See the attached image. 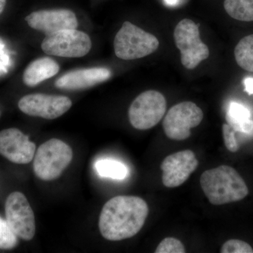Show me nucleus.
I'll return each instance as SVG.
<instances>
[{
  "mask_svg": "<svg viewBox=\"0 0 253 253\" xmlns=\"http://www.w3.org/2000/svg\"><path fill=\"white\" fill-rule=\"evenodd\" d=\"M149 214L146 201L137 196H118L110 199L101 210L99 228L108 241L129 239L140 231Z\"/></svg>",
  "mask_w": 253,
  "mask_h": 253,
  "instance_id": "f257e3e1",
  "label": "nucleus"
},
{
  "mask_svg": "<svg viewBox=\"0 0 253 253\" xmlns=\"http://www.w3.org/2000/svg\"><path fill=\"white\" fill-rule=\"evenodd\" d=\"M200 182L210 203L214 206L236 202L249 194L244 179L229 166L206 170L201 175Z\"/></svg>",
  "mask_w": 253,
  "mask_h": 253,
  "instance_id": "f03ea898",
  "label": "nucleus"
},
{
  "mask_svg": "<svg viewBox=\"0 0 253 253\" xmlns=\"http://www.w3.org/2000/svg\"><path fill=\"white\" fill-rule=\"evenodd\" d=\"M73 151L64 141L51 139L37 150L33 161L35 174L43 181L58 179L73 159Z\"/></svg>",
  "mask_w": 253,
  "mask_h": 253,
  "instance_id": "7ed1b4c3",
  "label": "nucleus"
},
{
  "mask_svg": "<svg viewBox=\"0 0 253 253\" xmlns=\"http://www.w3.org/2000/svg\"><path fill=\"white\" fill-rule=\"evenodd\" d=\"M113 44L118 58L134 60L154 53L159 46V41L151 33L126 21L115 37Z\"/></svg>",
  "mask_w": 253,
  "mask_h": 253,
  "instance_id": "20e7f679",
  "label": "nucleus"
},
{
  "mask_svg": "<svg viewBox=\"0 0 253 253\" xmlns=\"http://www.w3.org/2000/svg\"><path fill=\"white\" fill-rule=\"evenodd\" d=\"M174 42L181 53V61L187 69H194L209 57L208 46L200 38L199 25L191 19L181 20L174 31Z\"/></svg>",
  "mask_w": 253,
  "mask_h": 253,
  "instance_id": "39448f33",
  "label": "nucleus"
},
{
  "mask_svg": "<svg viewBox=\"0 0 253 253\" xmlns=\"http://www.w3.org/2000/svg\"><path fill=\"white\" fill-rule=\"evenodd\" d=\"M167 109L166 98L159 91L149 90L139 94L128 111L133 127L146 130L154 127L163 119Z\"/></svg>",
  "mask_w": 253,
  "mask_h": 253,
  "instance_id": "423d86ee",
  "label": "nucleus"
},
{
  "mask_svg": "<svg viewBox=\"0 0 253 253\" xmlns=\"http://www.w3.org/2000/svg\"><path fill=\"white\" fill-rule=\"evenodd\" d=\"M46 54L63 58H81L90 51L91 41L86 33L66 30L46 35L41 44Z\"/></svg>",
  "mask_w": 253,
  "mask_h": 253,
  "instance_id": "0eeeda50",
  "label": "nucleus"
},
{
  "mask_svg": "<svg viewBox=\"0 0 253 253\" xmlns=\"http://www.w3.org/2000/svg\"><path fill=\"white\" fill-rule=\"evenodd\" d=\"M203 118L204 113L197 105L184 101L169 110L163 120V129L169 139L185 140L191 135V129L199 126Z\"/></svg>",
  "mask_w": 253,
  "mask_h": 253,
  "instance_id": "6e6552de",
  "label": "nucleus"
},
{
  "mask_svg": "<svg viewBox=\"0 0 253 253\" xmlns=\"http://www.w3.org/2000/svg\"><path fill=\"white\" fill-rule=\"evenodd\" d=\"M5 215L18 238L27 241L33 239L36 230L34 212L24 194L16 191L9 195L5 203Z\"/></svg>",
  "mask_w": 253,
  "mask_h": 253,
  "instance_id": "1a4fd4ad",
  "label": "nucleus"
},
{
  "mask_svg": "<svg viewBox=\"0 0 253 253\" xmlns=\"http://www.w3.org/2000/svg\"><path fill=\"white\" fill-rule=\"evenodd\" d=\"M18 106L28 116L54 120L67 112L72 101L67 96L37 93L23 96Z\"/></svg>",
  "mask_w": 253,
  "mask_h": 253,
  "instance_id": "9d476101",
  "label": "nucleus"
},
{
  "mask_svg": "<svg viewBox=\"0 0 253 253\" xmlns=\"http://www.w3.org/2000/svg\"><path fill=\"white\" fill-rule=\"evenodd\" d=\"M198 166L199 161L191 150H184L167 156L161 166L163 184L168 188L181 186L189 179Z\"/></svg>",
  "mask_w": 253,
  "mask_h": 253,
  "instance_id": "9b49d317",
  "label": "nucleus"
},
{
  "mask_svg": "<svg viewBox=\"0 0 253 253\" xmlns=\"http://www.w3.org/2000/svg\"><path fill=\"white\" fill-rule=\"evenodd\" d=\"M28 26L46 35L56 32L75 30L78 21L73 11L66 9L40 10L34 11L26 18Z\"/></svg>",
  "mask_w": 253,
  "mask_h": 253,
  "instance_id": "f8f14e48",
  "label": "nucleus"
},
{
  "mask_svg": "<svg viewBox=\"0 0 253 253\" xmlns=\"http://www.w3.org/2000/svg\"><path fill=\"white\" fill-rule=\"evenodd\" d=\"M36 152V145L16 128L0 131V154L16 164L31 163Z\"/></svg>",
  "mask_w": 253,
  "mask_h": 253,
  "instance_id": "ddd939ff",
  "label": "nucleus"
},
{
  "mask_svg": "<svg viewBox=\"0 0 253 253\" xmlns=\"http://www.w3.org/2000/svg\"><path fill=\"white\" fill-rule=\"evenodd\" d=\"M111 76L112 73L109 68L104 67L73 70L58 78L55 86L67 90L87 89L108 81Z\"/></svg>",
  "mask_w": 253,
  "mask_h": 253,
  "instance_id": "4468645a",
  "label": "nucleus"
},
{
  "mask_svg": "<svg viewBox=\"0 0 253 253\" xmlns=\"http://www.w3.org/2000/svg\"><path fill=\"white\" fill-rule=\"evenodd\" d=\"M60 70L59 65L49 57L40 58L32 61L25 69L23 81L28 86H36L42 82L54 77Z\"/></svg>",
  "mask_w": 253,
  "mask_h": 253,
  "instance_id": "2eb2a0df",
  "label": "nucleus"
},
{
  "mask_svg": "<svg viewBox=\"0 0 253 253\" xmlns=\"http://www.w3.org/2000/svg\"><path fill=\"white\" fill-rule=\"evenodd\" d=\"M224 9L238 21H253V0H224Z\"/></svg>",
  "mask_w": 253,
  "mask_h": 253,
  "instance_id": "dca6fc26",
  "label": "nucleus"
},
{
  "mask_svg": "<svg viewBox=\"0 0 253 253\" xmlns=\"http://www.w3.org/2000/svg\"><path fill=\"white\" fill-rule=\"evenodd\" d=\"M236 63L240 67L253 73V35L244 37L234 50Z\"/></svg>",
  "mask_w": 253,
  "mask_h": 253,
  "instance_id": "f3484780",
  "label": "nucleus"
},
{
  "mask_svg": "<svg viewBox=\"0 0 253 253\" xmlns=\"http://www.w3.org/2000/svg\"><path fill=\"white\" fill-rule=\"evenodd\" d=\"M251 116L249 109L244 105L231 102L226 113V122L236 132H240L249 122Z\"/></svg>",
  "mask_w": 253,
  "mask_h": 253,
  "instance_id": "a211bd4d",
  "label": "nucleus"
},
{
  "mask_svg": "<svg viewBox=\"0 0 253 253\" xmlns=\"http://www.w3.org/2000/svg\"><path fill=\"white\" fill-rule=\"evenodd\" d=\"M95 169L99 176L114 179H123L128 169L123 163L112 159H101L95 163Z\"/></svg>",
  "mask_w": 253,
  "mask_h": 253,
  "instance_id": "6ab92c4d",
  "label": "nucleus"
},
{
  "mask_svg": "<svg viewBox=\"0 0 253 253\" xmlns=\"http://www.w3.org/2000/svg\"><path fill=\"white\" fill-rule=\"evenodd\" d=\"M18 236L6 219L0 217V249L11 250L17 246Z\"/></svg>",
  "mask_w": 253,
  "mask_h": 253,
  "instance_id": "aec40b11",
  "label": "nucleus"
},
{
  "mask_svg": "<svg viewBox=\"0 0 253 253\" xmlns=\"http://www.w3.org/2000/svg\"><path fill=\"white\" fill-rule=\"evenodd\" d=\"M184 245L174 238H166L158 245L156 253H184Z\"/></svg>",
  "mask_w": 253,
  "mask_h": 253,
  "instance_id": "412c9836",
  "label": "nucleus"
},
{
  "mask_svg": "<svg viewBox=\"0 0 253 253\" xmlns=\"http://www.w3.org/2000/svg\"><path fill=\"white\" fill-rule=\"evenodd\" d=\"M221 253H253L252 247L245 241L231 239L226 241L221 247Z\"/></svg>",
  "mask_w": 253,
  "mask_h": 253,
  "instance_id": "4be33fe9",
  "label": "nucleus"
},
{
  "mask_svg": "<svg viewBox=\"0 0 253 253\" xmlns=\"http://www.w3.org/2000/svg\"><path fill=\"white\" fill-rule=\"evenodd\" d=\"M222 134L226 149L231 152H236L239 149V144L236 138V131L226 123L223 125Z\"/></svg>",
  "mask_w": 253,
  "mask_h": 253,
  "instance_id": "5701e85b",
  "label": "nucleus"
},
{
  "mask_svg": "<svg viewBox=\"0 0 253 253\" xmlns=\"http://www.w3.org/2000/svg\"><path fill=\"white\" fill-rule=\"evenodd\" d=\"M244 83L245 91L250 95L253 94V78H246V79L244 80Z\"/></svg>",
  "mask_w": 253,
  "mask_h": 253,
  "instance_id": "b1692460",
  "label": "nucleus"
},
{
  "mask_svg": "<svg viewBox=\"0 0 253 253\" xmlns=\"http://www.w3.org/2000/svg\"><path fill=\"white\" fill-rule=\"evenodd\" d=\"M178 1H179V0H165L166 4L171 6H175Z\"/></svg>",
  "mask_w": 253,
  "mask_h": 253,
  "instance_id": "393cba45",
  "label": "nucleus"
},
{
  "mask_svg": "<svg viewBox=\"0 0 253 253\" xmlns=\"http://www.w3.org/2000/svg\"><path fill=\"white\" fill-rule=\"evenodd\" d=\"M6 4V0H0V14L4 11Z\"/></svg>",
  "mask_w": 253,
  "mask_h": 253,
  "instance_id": "a878e982",
  "label": "nucleus"
}]
</instances>
